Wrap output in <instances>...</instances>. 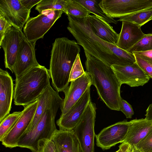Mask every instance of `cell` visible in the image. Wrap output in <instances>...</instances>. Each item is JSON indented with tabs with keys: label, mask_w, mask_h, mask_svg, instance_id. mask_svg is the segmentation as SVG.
I'll return each instance as SVG.
<instances>
[{
	"label": "cell",
	"mask_w": 152,
	"mask_h": 152,
	"mask_svg": "<svg viewBox=\"0 0 152 152\" xmlns=\"http://www.w3.org/2000/svg\"><path fill=\"white\" fill-rule=\"evenodd\" d=\"M67 29L85 51L107 65L125 66L136 62L134 55L97 36L91 26L88 16L83 18L67 15Z\"/></svg>",
	"instance_id": "cell-1"
},
{
	"label": "cell",
	"mask_w": 152,
	"mask_h": 152,
	"mask_svg": "<svg viewBox=\"0 0 152 152\" xmlns=\"http://www.w3.org/2000/svg\"><path fill=\"white\" fill-rule=\"evenodd\" d=\"M84 52L86 71L90 75L92 85L96 88L99 98L110 109L120 111L122 84L111 66L86 51Z\"/></svg>",
	"instance_id": "cell-2"
},
{
	"label": "cell",
	"mask_w": 152,
	"mask_h": 152,
	"mask_svg": "<svg viewBox=\"0 0 152 152\" xmlns=\"http://www.w3.org/2000/svg\"><path fill=\"white\" fill-rule=\"evenodd\" d=\"M52 45L49 73L56 91L63 92L69 86L70 72L80 48L76 41L65 37L56 38Z\"/></svg>",
	"instance_id": "cell-3"
},
{
	"label": "cell",
	"mask_w": 152,
	"mask_h": 152,
	"mask_svg": "<svg viewBox=\"0 0 152 152\" xmlns=\"http://www.w3.org/2000/svg\"><path fill=\"white\" fill-rule=\"evenodd\" d=\"M49 70L40 65L33 67L15 78L14 102L25 106L37 100L50 84Z\"/></svg>",
	"instance_id": "cell-4"
},
{
	"label": "cell",
	"mask_w": 152,
	"mask_h": 152,
	"mask_svg": "<svg viewBox=\"0 0 152 152\" xmlns=\"http://www.w3.org/2000/svg\"><path fill=\"white\" fill-rule=\"evenodd\" d=\"M63 100L61 98L45 110L34 129L21 137L18 142L17 147L27 148L32 152H41L57 129L55 119Z\"/></svg>",
	"instance_id": "cell-5"
},
{
	"label": "cell",
	"mask_w": 152,
	"mask_h": 152,
	"mask_svg": "<svg viewBox=\"0 0 152 152\" xmlns=\"http://www.w3.org/2000/svg\"><path fill=\"white\" fill-rule=\"evenodd\" d=\"M63 12L60 10H48L43 11L35 17L30 18L23 29L27 39L36 42L38 39L43 38Z\"/></svg>",
	"instance_id": "cell-6"
},
{
	"label": "cell",
	"mask_w": 152,
	"mask_h": 152,
	"mask_svg": "<svg viewBox=\"0 0 152 152\" xmlns=\"http://www.w3.org/2000/svg\"><path fill=\"white\" fill-rule=\"evenodd\" d=\"M96 104L90 100L79 123L73 131L83 152H94Z\"/></svg>",
	"instance_id": "cell-7"
},
{
	"label": "cell",
	"mask_w": 152,
	"mask_h": 152,
	"mask_svg": "<svg viewBox=\"0 0 152 152\" xmlns=\"http://www.w3.org/2000/svg\"><path fill=\"white\" fill-rule=\"evenodd\" d=\"M99 5L112 18H121L152 7V0H101Z\"/></svg>",
	"instance_id": "cell-8"
},
{
	"label": "cell",
	"mask_w": 152,
	"mask_h": 152,
	"mask_svg": "<svg viewBox=\"0 0 152 152\" xmlns=\"http://www.w3.org/2000/svg\"><path fill=\"white\" fill-rule=\"evenodd\" d=\"M37 99L24 107L21 115L13 127L4 137L1 142L6 148L17 147L18 142L25 133L32 121L38 105Z\"/></svg>",
	"instance_id": "cell-9"
},
{
	"label": "cell",
	"mask_w": 152,
	"mask_h": 152,
	"mask_svg": "<svg viewBox=\"0 0 152 152\" xmlns=\"http://www.w3.org/2000/svg\"><path fill=\"white\" fill-rule=\"evenodd\" d=\"M129 127V121L124 120L104 128L95 135L97 146L104 150L110 149L118 143H122Z\"/></svg>",
	"instance_id": "cell-10"
},
{
	"label": "cell",
	"mask_w": 152,
	"mask_h": 152,
	"mask_svg": "<svg viewBox=\"0 0 152 152\" xmlns=\"http://www.w3.org/2000/svg\"><path fill=\"white\" fill-rule=\"evenodd\" d=\"M36 42L29 41L22 34L13 72L17 78L31 68L40 64L35 56Z\"/></svg>",
	"instance_id": "cell-11"
},
{
	"label": "cell",
	"mask_w": 152,
	"mask_h": 152,
	"mask_svg": "<svg viewBox=\"0 0 152 152\" xmlns=\"http://www.w3.org/2000/svg\"><path fill=\"white\" fill-rule=\"evenodd\" d=\"M92 85L91 76L86 71L82 76L71 81L70 85L63 92L65 97L60 107L61 115L67 113Z\"/></svg>",
	"instance_id": "cell-12"
},
{
	"label": "cell",
	"mask_w": 152,
	"mask_h": 152,
	"mask_svg": "<svg viewBox=\"0 0 152 152\" xmlns=\"http://www.w3.org/2000/svg\"><path fill=\"white\" fill-rule=\"evenodd\" d=\"M111 67L122 85L125 84L131 87L143 86L150 78L136 62L128 65H113Z\"/></svg>",
	"instance_id": "cell-13"
},
{
	"label": "cell",
	"mask_w": 152,
	"mask_h": 152,
	"mask_svg": "<svg viewBox=\"0 0 152 152\" xmlns=\"http://www.w3.org/2000/svg\"><path fill=\"white\" fill-rule=\"evenodd\" d=\"M91 100L89 87L67 113L60 115L56 121L59 129L65 131L73 130L80 121Z\"/></svg>",
	"instance_id": "cell-14"
},
{
	"label": "cell",
	"mask_w": 152,
	"mask_h": 152,
	"mask_svg": "<svg viewBox=\"0 0 152 152\" xmlns=\"http://www.w3.org/2000/svg\"><path fill=\"white\" fill-rule=\"evenodd\" d=\"M30 12L20 0H0V12L12 26L20 30H22L30 18Z\"/></svg>",
	"instance_id": "cell-15"
},
{
	"label": "cell",
	"mask_w": 152,
	"mask_h": 152,
	"mask_svg": "<svg viewBox=\"0 0 152 152\" xmlns=\"http://www.w3.org/2000/svg\"><path fill=\"white\" fill-rule=\"evenodd\" d=\"M23 33L22 30L12 26L0 43V48H2L4 52L5 67L12 73Z\"/></svg>",
	"instance_id": "cell-16"
},
{
	"label": "cell",
	"mask_w": 152,
	"mask_h": 152,
	"mask_svg": "<svg viewBox=\"0 0 152 152\" xmlns=\"http://www.w3.org/2000/svg\"><path fill=\"white\" fill-rule=\"evenodd\" d=\"M14 93L12 77L6 70L0 69V122L10 114Z\"/></svg>",
	"instance_id": "cell-17"
},
{
	"label": "cell",
	"mask_w": 152,
	"mask_h": 152,
	"mask_svg": "<svg viewBox=\"0 0 152 152\" xmlns=\"http://www.w3.org/2000/svg\"><path fill=\"white\" fill-rule=\"evenodd\" d=\"M121 29L116 45L127 51L136 44L145 35L140 26L133 23L122 21Z\"/></svg>",
	"instance_id": "cell-18"
},
{
	"label": "cell",
	"mask_w": 152,
	"mask_h": 152,
	"mask_svg": "<svg viewBox=\"0 0 152 152\" xmlns=\"http://www.w3.org/2000/svg\"><path fill=\"white\" fill-rule=\"evenodd\" d=\"M51 139L55 143L57 152H83L73 130L57 129Z\"/></svg>",
	"instance_id": "cell-19"
},
{
	"label": "cell",
	"mask_w": 152,
	"mask_h": 152,
	"mask_svg": "<svg viewBox=\"0 0 152 152\" xmlns=\"http://www.w3.org/2000/svg\"><path fill=\"white\" fill-rule=\"evenodd\" d=\"M152 128V120L143 118L130 121L128 132L123 143L136 146Z\"/></svg>",
	"instance_id": "cell-20"
},
{
	"label": "cell",
	"mask_w": 152,
	"mask_h": 152,
	"mask_svg": "<svg viewBox=\"0 0 152 152\" xmlns=\"http://www.w3.org/2000/svg\"><path fill=\"white\" fill-rule=\"evenodd\" d=\"M61 98L58 92L55 91L49 84L38 98V105L35 115L24 133L34 129L45 110Z\"/></svg>",
	"instance_id": "cell-21"
},
{
	"label": "cell",
	"mask_w": 152,
	"mask_h": 152,
	"mask_svg": "<svg viewBox=\"0 0 152 152\" xmlns=\"http://www.w3.org/2000/svg\"><path fill=\"white\" fill-rule=\"evenodd\" d=\"M88 17L91 26L95 34L102 40L116 45L119 35L109 23L94 15H90Z\"/></svg>",
	"instance_id": "cell-22"
},
{
	"label": "cell",
	"mask_w": 152,
	"mask_h": 152,
	"mask_svg": "<svg viewBox=\"0 0 152 152\" xmlns=\"http://www.w3.org/2000/svg\"><path fill=\"white\" fill-rule=\"evenodd\" d=\"M86 8L90 12L96 15L106 22L116 24V20L107 15L103 11L99 5L101 0H76Z\"/></svg>",
	"instance_id": "cell-23"
},
{
	"label": "cell",
	"mask_w": 152,
	"mask_h": 152,
	"mask_svg": "<svg viewBox=\"0 0 152 152\" xmlns=\"http://www.w3.org/2000/svg\"><path fill=\"white\" fill-rule=\"evenodd\" d=\"M152 17V7L121 18L117 21H126L133 23L141 27L150 21Z\"/></svg>",
	"instance_id": "cell-24"
},
{
	"label": "cell",
	"mask_w": 152,
	"mask_h": 152,
	"mask_svg": "<svg viewBox=\"0 0 152 152\" xmlns=\"http://www.w3.org/2000/svg\"><path fill=\"white\" fill-rule=\"evenodd\" d=\"M22 111H16L9 114L0 122V141L10 131L20 117Z\"/></svg>",
	"instance_id": "cell-25"
},
{
	"label": "cell",
	"mask_w": 152,
	"mask_h": 152,
	"mask_svg": "<svg viewBox=\"0 0 152 152\" xmlns=\"http://www.w3.org/2000/svg\"><path fill=\"white\" fill-rule=\"evenodd\" d=\"M68 0H42L35 8L39 13L48 10H60L65 13Z\"/></svg>",
	"instance_id": "cell-26"
},
{
	"label": "cell",
	"mask_w": 152,
	"mask_h": 152,
	"mask_svg": "<svg viewBox=\"0 0 152 152\" xmlns=\"http://www.w3.org/2000/svg\"><path fill=\"white\" fill-rule=\"evenodd\" d=\"M90 12L76 0H68L65 14L76 18H83L89 16Z\"/></svg>",
	"instance_id": "cell-27"
},
{
	"label": "cell",
	"mask_w": 152,
	"mask_h": 152,
	"mask_svg": "<svg viewBox=\"0 0 152 152\" xmlns=\"http://www.w3.org/2000/svg\"><path fill=\"white\" fill-rule=\"evenodd\" d=\"M152 50V33L145 35L136 44L127 51L133 52H144Z\"/></svg>",
	"instance_id": "cell-28"
},
{
	"label": "cell",
	"mask_w": 152,
	"mask_h": 152,
	"mask_svg": "<svg viewBox=\"0 0 152 152\" xmlns=\"http://www.w3.org/2000/svg\"><path fill=\"white\" fill-rule=\"evenodd\" d=\"M79 54L72 66L69 76V82L75 80L83 75L85 73Z\"/></svg>",
	"instance_id": "cell-29"
},
{
	"label": "cell",
	"mask_w": 152,
	"mask_h": 152,
	"mask_svg": "<svg viewBox=\"0 0 152 152\" xmlns=\"http://www.w3.org/2000/svg\"><path fill=\"white\" fill-rule=\"evenodd\" d=\"M135 147L141 152H152V128Z\"/></svg>",
	"instance_id": "cell-30"
},
{
	"label": "cell",
	"mask_w": 152,
	"mask_h": 152,
	"mask_svg": "<svg viewBox=\"0 0 152 152\" xmlns=\"http://www.w3.org/2000/svg\"><path fill=\"white\" fill-rule=\"evenodd\" d=\"M12 27V26L6 20L4 15L0 12V43Z\"/></svg>",
	"instance_id": "cell-31"
},
{
	"label": "cell",
	"mask_w": 152,
	"mask_h": 152,
	"mask_svg": "<svg viewBox=\"0 0 152 152\" xmlns=\"http://www.w3.org/2000/svg\"><path fill=\"white\" fill-rule=\"evenodd\" d=\"M136 63L150 77L152 78V65L143 60L135 53Z\"/></svg>",
	"instance_id": "cell-32"
},
{
	"label": "cell",
	"mask_w": 152,
	"mask_h": 152,
	"mask_svg": "<svg viewBox=\"0 0 152 152\" xmlns=\"http://www.w3.org/2000/svg\"><path fill=\"white\" fill-rule=\"evenodd\" d=\"M120 111L125 115L126 118H131L134 114L132 106L122 99L121 102Z\"/></svg>",
	"instance_id": "cell-33"
},
{
	"label": "cell",
	"mask_w": 152,
	"mask_h": 152,
	"mask_svg": "<svg viewBox=\"0 0 152 152\" xmlns=\"http://www.w3.org/2000/svg\"><path fill=\"white\" fill-rule=\"evenodd\" d=\"M141 58L152 65V50L138 52H133Z\"/></svg>",
	"instance_id": "cell-34"
},
{
	"label": "cell",
	"mask_w": 152,
	"mask_h": 152,
	"mask_svg": "<svg viewBox=\"0 0 152 152\" xmlns=\"http://www.w3.org/2000/svg\"><path fill=\"white\" fill-rule=\"evenodd\" d=\"M41 152H57L55 143L52 139L46 144Z\"/></svg>",
	"instance_id": "cell-35"
},
{
	"label": "cell",
	"mask_w": 152,
	"mask_h": 152,
	"mask_svg": "<svg viewBox=\"0 0 152 152\" xmlns=\"http://www.w3.org/2000/svg\"><path fill=\"white\" fill-rule=\"evenodd\" d=\"M42 0H20V1L26 9L31 10V8L34 5L37 4Z\"/></svg>",
	"instance_id": "cell-36"
},
{
	"label": "cell",
	"mask_w": 152,
	"mask_h": 152,
	"mask_svg": "<svg viewBox=\"0 0 152 152\" xmlns=\"http://www.w3.org/2000/svg\"><path fill=\"white\" fill-rule=\"evenodd\" d=\"M145 118L152 120V103L150 104L146 111Z\"/></svg>",
	"instance_id": "cell-37"
},
{
	"label": "cell",
	"mask_w": 152,
	"mask_h": 152,
	"mask_svg": "<svg viewBox=\"0 0 152 152\" xmlns=\"http://www.w3.org/2000/svg\"><path fill=\"white\" fill-rule=\"evenodd\" d=\"M124 152H133V147L126 143Z\"/></svg>",
	"instance_id": "cell-38"
},
{
	"label": "cell",
	"mask_w": 152,
	"mask_h": 152,
	"mask_svg": "<svg viewBox=\"0 0 152 152\" xmlns=\"http://www.w3.org/2000/svg\"><path fill=\"white\" fill-rule=\"evenodd\" d=\"M125 145L126 143H122L119 146V149L115 152H124Z\"/></svg>",
	"instance_id": "cell-39"
},
{
	"label": "cell",
	"mask_w": 152,
	"mask_h": 152,
	"mask_svg": "<svg viewBox=\"0 0 152 152\" xmlns=\"http://www.w3.org/2000/svg\"><path fill=\"white\" fill-rule=\"evenodd\" d=\"M133 147V152H141V151L137 148L135 146Z\"/></svg>",
	"instance_id": "cell-40"
},
{
	"label": "cell",
	"mask_w": 152,
	"mask_h": 152,
	"mask_svg": "<svg viewBox=\"0 0 152 152\" xmlns=\"http://www.w3.org/2000/svg\"><path fill=\"white\" fill-rule=\"evenodd\" d=\"M152 20V17L150 18V20Z\"/></svg>",
	"instance_id": "cell-41"
}]
</instances>
